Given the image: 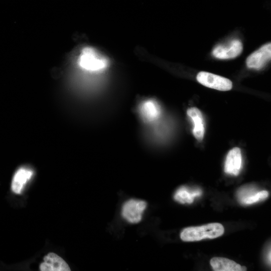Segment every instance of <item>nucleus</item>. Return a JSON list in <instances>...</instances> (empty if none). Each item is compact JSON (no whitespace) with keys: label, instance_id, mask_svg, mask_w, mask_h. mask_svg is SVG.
<instances>
[{"label":"nucleus","instance_id":"obj_1","mask_svg":"<svg viewBox=\"0 0 271 271\" xmlns=\"http://www.w3.org/2000/svg\"><path fill=\"white\" fill-rule=\"evenodd\" d=\"M224 232L223 226L219 223H212L200 226L189 227L182 230L181 239L184 241H199L205 238H215Z\"/></svg>","mask_w":271,"mask_h":271},{"label":"nucleus","instance_id":"obj_2","mask_svg":"<svg viewBox=\"0 0 271 271\" xmlns=\"http://www.w3.org/2000/svg\"><path fill=\"white\" fill-rule=\"evenodd\" d=\"M79 66L83 69L90 72L103 70L108 65V60L91 47L84 48L79 56Z\"/></svg>","mask_w":271,"mask_h":271},{"label":"nucleus","instance_id":"obj_3","mask_svg":"<svg viewBox=\"0 0 271 271\" xmlns=\"http://www.w3.org/2000/svg\"><path fill=\"white\" fill-rule=\"evenodd\" d=\"M196 78L204 86L216 90L227 91L232 87V83L229 79L211 73L201 71Z\"/></svg>","mask_w":271,"mask_h":271},{"label":"nucleus","instance_id":"obj_4","mask_svg":"<svg viewBox=\"0 0 271 271\" xmlns=\"http://www.w3.org/2000/svg\"><path fill=\"white\" fill-rule=\"evenodd\" d=\"M146 206L147 203L144 201L130 199L123 205L121 210L122 217L130 223H138L142 219L143 213Z\"/></svg>","mask_w":271,"mask_h":271},{"label":"nucleus","instance_id":"obj_5","mask_svg":"<svg viewBox=\"0 0 271 271\" xmlns=\"http://www.w3.org/2000/svg\"><path fill=\"white\" fill-rule=\"evenodd\" d=\"M242 48V44L240 40H233L228 44L216 46L212 51V55L221 59L234 58L240 55Z\"/></svg>","mask_w":271,"mask_h":271},{"label":"nucleus","instance_id":"obj_6","mask_svg":"<svg viewBox=\"0 0 271 271\" xmlns=\"http://www.w3.org/2000/svg\"><path fill=\"white\" fill-rule=\"evenodd\" d=\"M271 44L267 43L249 55L246 59L247 66L249 68L258 69L270 60Z\"/></svg>","mask_w":271,"mask_h":271},{"label":"nucleus","instance_id":"obj_7","mask_svg":"<svg viewBox=\"0 0 271 271\" xmlns=\"http://www.w3.org/2000/svg\"><path fill=\"white\" fill-rule=\"evenodd\" d=\"M44 261L40 265L41 271H70L66 262L60 256L53 252H50L43 258Z\"/></svg>","mask_w":271,"mask_h":271},{"label":"nucleus","instance_id":"obj_8","mask_svg":"<svg viewBox=\"0 0 271 271\" xmlns=\"http://www.w3.org/2000/svg\"><path fill=\"white\" fill-rule=\"evenodd\" d=\"M242 168V156L239 148L230 150L226 156L224 164V172L228 174L237 176Z\"/></svg>","mask_w":271,"mask_h":271},{"label":"nucleus","instance_id":"obj_9","mask_svg":"<svg viewBox=\"0 0 271 271\" xmlns=\"http://www.w3.org/2000/svg\"><path fill=\"white\" fill-rule=\"evenodd\" d=\"M187 113L193 124V133L195 138L201 141L204 137L205 126L201 112L196 107H191L187 110Z\"/></svg>","mask_w":271,"mask_h":271},{"label":"nucleus","instance_id":"obj_10","mask_svg":"<svg viewBox=\"0 0 271 271\" xmlns=\"http://www.w3.org/2000/svg\"><path fill=\"white\" fill-rule=\"evenodd\" d=\"M210 264L215 271H245V266H242L234 261L222 257H214L210 261Z\"/></svg>","mask_w":271,"mask_h":271},{"label":"nucleus","instance_id":"obj_11","mask_svg":"<svg viewBox=\"0 0 271 271\" xmlns=\"http://www.w3.org/2000/svg\"><path fill=\"white\" fill-rule=\"evenodd\" d=\"M140 112L144 119L147 121H152L159 117L161 114V108L155 100L148 99L142 103L140 106Z\"/></svg>","mask_w":271,"mask_h":271},{"label":"nucleus","instance_id":"obj_12","mask_svg":"<svg viewBox=\"0 0 271 271\" xmlns=\"http://www.w3.org/2000/svg\"><path fill=\"white\" fill-rule=\"evenodd\" d=\"M33 175V171L24 168L19 169L15 174L12 182V190L16 194H20L28 180Z\"/></svg>","mask_w":271,"mask_h":271},{"label":"nucleus","instance_id":"obj_13","mask_svg":"<svg viewBox=\"0 0 271 271\" xmlns=\"http://www.w3.org/2000/svg\"><path fill=\"white\" fill-rule=\"evenodd\" d=\"M201 190L198 188L191 189L186 186H181L175 192L174 199L181 204H191L194 198L202 195Z\"/></svg>","mask_w":271,"mask_h":271},{"label":"nucleus","instance_id":"obj_14","mask_svg":"<svg viewBox=\"0 0 271 271\" xmlns=\"http://www.w3.org/2000/svg\"><path fill=\"white\" fill-rule=\"evenodd\" d=\"M268 196V192L267 191H259L251 197L244 201L242 204L245 205H250L264 200Z\"/></svg>","mask_w":271,"mask_h":271},{"label":"nucleus","instance_id":"obj_15","mask_svg":"<svg viewBox=\"0 0 271 271\" xmlns=\"http://www.w3.org/2000/svg\"><path fill=\"white\" fill-rule=\"evenodd\" d=\"M267 260L268 263L270 264V250H269V252H268V254L267 255Z\"/></svg>","mask_w":271,"mask_h":271}]
</instances>
